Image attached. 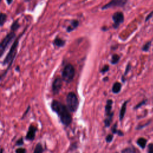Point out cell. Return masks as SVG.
<instances>
[{"mask_svg": "<svg viewBox=\"0 0 153 153\" xmlns=\"http://www.w3.org/2000/svg\"><path fill=\"white\" fill-rule=\"evenodd\" d=\"M28 26H26V27L25 28V30H24V31L20 33V35H19L16 38H15L14 41L12 44V46H11L9 53H7V56H5V59H4V60L3 62V65L4 66V65H8L9 66L7 67L6 71H5L3 74V75H1V76H0V81H1L2 80V78L3 77H4V76L6 75V74L9 71V69L10 68V67L12 66V64L13 63V62H14V59L16 58V56L17 55V53H18V46H19L20 39L22 36H23L25 34V32L26 31V30L28 29Z\"/></svg>", "mask_w": 153, "mask_h": 153, "instance_id": "1", "label": "cell"}, {"mask_svg": "<svg viewBox=\"0 0 153 153\" xmlns=\"http://www.w3.org/2000/svg\"><path fill=\"white\" fill-rule=\"evenodd\" d=\"M52 110L57 114L62 123L65 126H69L72 122V117L68 109L60 102L54 100L51 104Z\"/></svg>", "mask_w": 153, "mask_h": 153, "instance_id": "2", "label": "cell"}, {"mask_svg": "<svg viewBox=\"0 0 153 153\" xmlns=\"http://www.w3.org/2000/svg\"><path fill=\"white\" fill-rule=\"evenodd\" d=\"M16 38V32L10 31L0 42V58L4 55L10 44L12 43Z\"/></svg>", "mask_w": 153, "mask_h": 153, "instance_id": "3", "label": "cell"}, {"mask_svg": "<svg viewBox=\"0 0 153 153\" xmlns=\"http://www.w3.org/2000/svg\"><path fill=\"white\" fill-rule=\"evenodd\" d=\"M75 69L71 64L66 65L62 74V80L66 83L71 82L75 76Z\"/></svg>", "mask_w": 153, "mask_h": 153, "instance_id": "4", "label": "cell"}, {"mask_svg": "<svg viewBox=\"0 0 153 153\" xmlns=\"http://www.w3.org/2000/svg\"><path fill=\"white\" fill-rule=\"evenodd\" d=\"M66 103L68 109L71 112H76L78 106V100L76 95L74 92H70L67 95Z\"/></svg>", "mask_w": 153, "mask_h": 153, "instance_id": "5", "label": "cell"}, {"mask_svg": "<svg viewBox=\"0 0 153 153\" xmlns=\"http://www.w3.org/2000/svg\"><path fill=\"white\" fill-rule=\"evenodd\" d=\"M127 2V0H111L110 2L102 7V10H106L114 7H123Z\"/></svg>", "mask_w": 153, "mask_h": 153, "instance_id": "6", "label": "cell"}, {"mask_svg": "<svg viewBox=\"0 0 153 153\" xmlns=\"http://www.w3.org/2000/svg\"><path fill=\"white\" fill-rule=\"evenodd\" d=\"M112 20L114 21V28H117L122 23H123L124 20V17L123 13L118 12L115 13L112 16Z\"/></svg>", "mask_w": 153, "mask_h": 153, "instance_id": "7", "label": "cell"}, {"mask_svg": "<svg viewBox=\"0 0 153 153\" xmlns=\"http://www.w3.org/2000/svg\"><path fill=\"white\" fill-rule=\"evenodd\" d=\"M38 130L37 127L33 125V124H31L29 128H28V130L26 135V139L30 141H33L35 138L36 133Z\"/></svg>", "mask_w": 153, "mask_h": 153, "instance_id": "8", "label": "cell"}, {"mask_svg": "<svg viewBox=\"0 0 153 153\" xmlns=\"http://www.w3.org/2000/svg\"><path fill=\"white\" fill-rule=\"evenodd\" d=\"M62 87V80L60 78H56L52 84V91L55 95L59 93Z\"/></svg>", "mask_w": 153, "mask_h": 153, "instance_id": "9", "label": "cell"}, {"mask_svg": "<svg viewBox=\"0 0 153 153\" xmlns=\"http://www.w3.org/2000/svg\"><path fill=\"white\" fill-rule=\"evenodd\" d=\"M53 45L58 47H63L65 45V41L59 37H56L53 41Z\"/></svg>", "mask_w": 153, "mask_h": 153, "instance_id": "10", "label": "cell"}, {"mask_svg": "<svg viewBox=\"0 0 153 153\" xmlns=\"http://www.w3.org/2000/svg\"><path fill=\"white\" fill-rule=\"evenodd\" d=\"M78 25H79L78 21L77 20H73L71 22V25L67 27L66 31L68 32H71L75 29H76Z\"/></svg>", "mask_w": 153, "mask_h": 153, "instance_id": "11", "label": "cell"}, {"mask_svg": "<svg viewBox=\"0 0 153 153\" xmlns=\"http://www.w3.org/2000/svg\"><path fill=\"white\" fill-rule=\"evenodd\" d=\"M19 19H16V20L13 21L12 24L10 26V31L16 32L18 31V30L20 28V24H19Z\"/></svg>", "mask_w": 153, "mask_h": 153, "instance_id": "12", "label": "cell"}, {"mask_svg": "<svg viewBox=\"0 0 153 153\" xmlns=\"http://www.w3.org/2000/svg\"><path fill=\"white\" fill-rule=\"evenodd\" d=\"M127 104V101H126L125 102H124L123 104V105L121 106V108L120 112V116H119L120 121H121L123 120L124 117V115H125V113H126V111Z\"/></svg>", "mask_w": 153, "mask_h": 153, "instance_id": "13", "label": "cell"}, {"mask_svg": "<svg viewBox=\"0 0 153 153\" xmlns=\"http://www.w3.org/2000/svg\"><path fill=\"white\" fill-rule=\"evenodd\" d=\"M112 100L111 99L108 100L106 102V105L105 106V112L107 116L110 114L111 113V111L112 110Z\"/></svg>", "mask_w": 153, "mask_h": 153, "instance_id": "14", "label": "cell"}, {"mask_svg": "<svg viewBox=\"0 0 153 153\" xmlns=\"http://www.w3.org/2000/svg\"><path fill=\"white\" fill-rule=\"evenodd\" d=\"M121 84L118 82H117L115 83L114 85H113L112 90L113 93L117 94L121 91Z\"/></svg>", "mask_w": 153, "mask_h": 153, "instance_id": "15", "label": "cell"}, {"mask_svg": "<svg viewBox=\"0 0 153 153\" xmlns=\"http://www.w3.org/2000/svg\"><path fill=\"white\" fill-rule=\"evenodd\" d=\"M7 19V15L4 13H0V26L4 25Z\"/></svg>", "mask_w": 153, "mask_h": 153, "instance_id": "16", "label": "cell"}, {"mask_svg": "<svg viewBox=\"0 0 153 153\" xmlns=\"http://www.w3.org/2000/svg\"><path fill=\"white\" fill-rule=\"evenodd\" d=\"M147 141L144 138H140L137 140V144L138 145L142 148H145L146 145Z\"/></svg>", "mask_w": 153, "mask_h": 153, "instance_id": "17", "label": "cell"}, {"mask_svg": "<svg viewBox=\"0 0 153 153\" xmlns=\"http://www.w3.org/2000/svg\"><path fill=\"white\" fill-rule=\"evenodd\" d=\"M43 152L44 149L42 144L41 143H38L35 147V149L33 150V153H43Z\"/></svg>", "mask_w": 153, "mask_h": 153, "instance_id": "18", "label": "cell"}, {"mask_svg": "<svg viewBox=\"0 0 153 153\" xmlns=\"http://www.w3.org/2000/svg\"><path fill=\"white\" fill-rule=\"evenodd\" d=\"M120 57L118 55H117V54L113 55L112 56L111 61V64H113V65L117 64L118 63V62H119V60H120Z\"/></svg>", "mask_w": 153, "mask_h": 153, "instance_id": "19", "label": "cell"}, {"mask_svg": "<svg viewBox=\"0 0 153 153\" xmlns=\"http://www.w3.org/2000/svg\"><path fill=\"white\" fill-rule=\"evenodd\" d=\"M113 114H114V113L111 112L110 114L108 115V117L106 118V120H105V124L106 127H108L110 125V124H111V121H112V119Z\"/></svg>", "mask_w": 153, "mask_h": 153, "instance_id": "20", "label": "cell"}, {"mask_svg": "<svg viewBox=\"0 0 153 153\" xmlns=\"http://www.w3.org/2000/svg\"><path fill=\"white\" fill-rule=\"evenodd\" d=\"M151 46V42L149 41L144 45V46L142 47V50L144 51V52H147V51L149 50Z\"/></svg>", "mask_w": 153, "mask_h": 153, "instance_id": "21", "label": "cell"}, {"mask_svg": "<svg viewBox=\"0 0 153 153\" xmlns=\"http://www.w3.org/2000/svg\"><path fill=\"white\" fill-rule=\"evenodd\" d=\"M24 138L21 137L20 138H19L18 141H16V142L15 144V145L16 146H22V145H24Z\"/></svg>", "mask_w": 153, "mask_h": 153, "instance_id": "22", "label": "cell"}, {"mask_svg": "<svg viewBox=\"0 0 153 153\" xmlns=\"http://www.w3.org/2000/svg\"><path fill=\"white\" fill-rule=\"evenodd\" d=\"M15 153H26V150L25 148L19 147V148L16 149Z\"/></svg>", "mask_w": 153, "mask_h": 153, "instance_id": "23", "label": "cell"}, {"mask_svg": "<svg viewBox=\"0 0 153 153\" xmlns=\"http://www.w3.org/2000/svg\"><path fill=\"white\" fill-rule=\"evenodd\" d=\"M109 68H110V67H109L108 65H105V66L102 68V69L101 70L100 72H101L102 73H103V74H104V73H105L106 72L108 71Z\"/></svg>", "mask_w": 153, "mask_h": 153, "instance_id": "24", "label": "cell"}, {"mask_svg": "<svg viewBox=\"0 0 153 153\" xmlns=\"http://www.w3.org/2000/svg\"><path fill=\"white\" fill-rule=\"evenodd\" d=\"M113 139V135H108L106 138V141L107 142H111Z\"/></svg>", "mask_w": 153, "mask_h": 153, "instance_id": "25", "label": "cell"}, {"mask_svg": "<svg viewBox=\"0 0 153 153\" xmlns=\"http://www.w3.org/2000/svg\"><path fill=\"white\" fill-rule=\"evenodd\" d=\"M148 153H153V144H150L148 145Z\"/></svg>", "mask_w": 153, "mask_h": 153, "instance_id": "26", "label": "cell"}, {"mask_svg": "<svg viewBox=\"0 0 153 153\" xmlns=\"http://www.w3.org/2000/svg\"><path fill=\"white\" fill-rule=\"evenodd\" d=\"M112 131L113 133H117L118 130L117 129V124H115L114 126H113L112 129Z\"/></svg>", "mask_w": 153, "mask_h": 153, "instance_id": "27", "label": "cell"}, {"mask_svg": "<svg viewBox=\"0 0 153 153\" xmlns=\"http://www.w3.org/2000/svg\"><path fill=\"white\" fill-rule=\"evenodd\" d=\"M145 102H146V100H143L142 102H141L140 103V104H139L138 105H137V106H136V107H135V109H137V108H139L141 106H142V105H144L145 104Z\"/></svg>", "mask_w": 153, "mask_h": 153, "instance_id": "28", "label": "cell"}, {"mask_svg": "<svg viewBox=\"0 0 153 153\" xmlns=\"http://www.w3.org/2000/svg\"><path fill=\"white\" fill-rule=\"evenodd\" d=\"M153 16V11H152V12L148 16H147L146 17V19H145V21L146 22H147V21H148V20H150V18H151V17Z\"/></svg>", "mask_w": 153, "mask_h": 153, "instance_id": "29", "label": "cell"}, {"mask_svg": "<svg viewBox=\"0 0 153 153\" xmlns=\"http://www.w3.org/2000/svg\"><path fill=\"white\" fill-rule=\"evenodd\" d=\"M130 64H129L127 66V67H126V70L125 73H124V75H126L128 73V72H129V71L130 70Z\"/></svg>", "mask_w": 153, "mask_h": 153, "instance_id": "30", "label": "cell"}, {"mask_svg": "<svg viewBox=\"0 0 153 153\" xmlns=\"http://www.w3.org/2000/svg\"><path fill=\"white\" fill-rule=\"evenodd\" d=\"M30 110V106H28V109H27V110L25 111V114H24V116H22V117H23L24 118V117H25V116H26V114H27V113H28V111H29Z\"/></svg>", "mask_w": 153, "mask_h": 153, "instance_id": "31", "label": "cell"}, {"mask_svg": "<svg viewBox=\"0 0 153 153\" xmlns=\"http://www.w3.org/2000/svg\"><path fill=\"white\" fill-rule=\"evenodd\" d=\"M6 1H7V3L8 4V5H10L13 3V0H6Z\"/></svg>", "mask_w": 153, "mask_h": 153, "instance_id": "32", "label": "cell"}, {"mask_svg": "<svg viewBox=\"0 0 153 153\" xmlns=\"http://www.w3.org/2000/svg\"><path fill=\"white\" fill-rule=\"evenodd\" d=\"M20 68H19V66H17L16 67V71H20Z\"/></svg>", "mask_w": 153, "mask_h": 153, "instance_id": "33", "label": "cell"}, {"mask_svg": "<svg viewBox=\"0 0 153 153\" xmlns=\"http://www.w3.org/2000/svg\"><path fill=\"white\" fill-rule=\"evenodd\" d=\"M0 153H4V149L3 148L0 149Z\"/></svg>", "mask_w": 153, "mask_h": 153, "instance_id": "34", "label": "cell"}, {"mask_svg": "<svg viewBox=\"0 0 153 153\" xmlns=\"http://www.w3.org/2000/svg\"><path fill=\"white\" fill-rule=\"evenodd\" d=\"M1 0H0V2H1Z\"/></svg>", "mask_w": 153, "mask_h": 153, "instance_id": "35", "label": "cell"}]
</instances>
